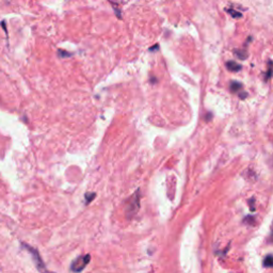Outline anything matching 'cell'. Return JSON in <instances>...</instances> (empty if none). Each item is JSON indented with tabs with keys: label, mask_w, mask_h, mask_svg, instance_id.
Here are the masks:
<instances>
[{
	"label": "cell",
	"mask_w": 273,
	"mask_h": 273,
	"mask_svg": "<svg viewBox=\"0 0 273 273\" xmlns=\"http://www.w3.org/2000/svg\"><path fill=\"white\" fill-rule=\"evenodd\" d=\"M23 247L32 255V259H33V262H34L35 267H36V269H38L41 273H52L46 268V266H45L44 262H43L42 257H41V255L38 250H35V249H33L32 247L26 244V243H23Z\"/></svg>",
	"instance_id": "6da1fadb"
},
{
	"label": "cell",
	"mask_w": 273,
	"mask_h": 273,
	"mask_svg": "<svg viewBox=\"0 0 273 273\" xmlns=\"http://www.w3.org/2000/svg\"><path fill=\"white\" fill-rule=\"evenodd\" d=\"M90 260H91V255H89V254L77 257V258L72 262V265H70V270H72L73 272H76V273L81 272V271L88 266Z\"/></svg>",
	"instance_id": "7a4b0ae2"
},
{
	"label": "cell",
	"mask_w": 273,
	"mask_h": 273,
	"mask_svg": "<svg viewBox=\"0 0 273 273\" xmlns=\"http://www.w3.org/2000/svg\"><path fill=\"white\" fill-rule=\"evenodd\" d=\"M227 67L231 72H238L241 68V65H239L238 63H236L234 61H231V62H227Z\"/></svg>",
	"instance_id": "3957f363"
},
{
	"label": "cell",
	"mask_w": 273,
	"mask_h": 273,
	"mask_svg": "<svg viewBox=\"0 0 273 273\" xmlns=\"http://www.w3.org/2000/svg\"><path fill=\"white\" fill-rule=\"evenodd\" d=\"M264 266L267 268L273 267V255H268L264 260Z\"/></svg>",
	"instance_id": "277c9868"
},
{
	"label": "cell",
	"mask_w": 273,
	"mask_h": 273,
	"mask_svg": "<svg viewBox=\"0 0 273 273\" xmlns=\"http://www.w3.org/2000/svg\"><path fill=\"white\" fill-rule=\"evenodd\" d=\"M231 89L233 92L238 91L239 89H241V83H239V82H237V81H233L231 83Z\"/></svg>",
	"instance_id": "5b68a950"
},
{
	"label": "cell",
	"mask_w": 273,
	"mask_h": 273,
	"mask_svg": "<svg viewBox=\"0 0 273 273\" xmlns=\"http://www.w3.org/2000/svg\"><path fill=\"white\" fill-rule=\"evenodd\" d=\"M229 13H231V14L233 15V16L235 17V18H238V17H240V16H241V14H240V13H238V12H235L233 9H231V10H229Z\"/></svg>",
	"instance_id": "8992f818"
},
{
	"label": "cell",
	"mask_w": 273,
	"mask_h": 273,
	"mask_svg": "<svg viewBox=\"0 0 273 273\" xmlns=\"http://www.w3.org/2000/svg\"><path fill=\"white\" fill-rule=\"evenodd\" d=\"M272 236H273V227H272Z\"/></svg>",
	"instance_id": "52a82bcc"
}]
</instances>
